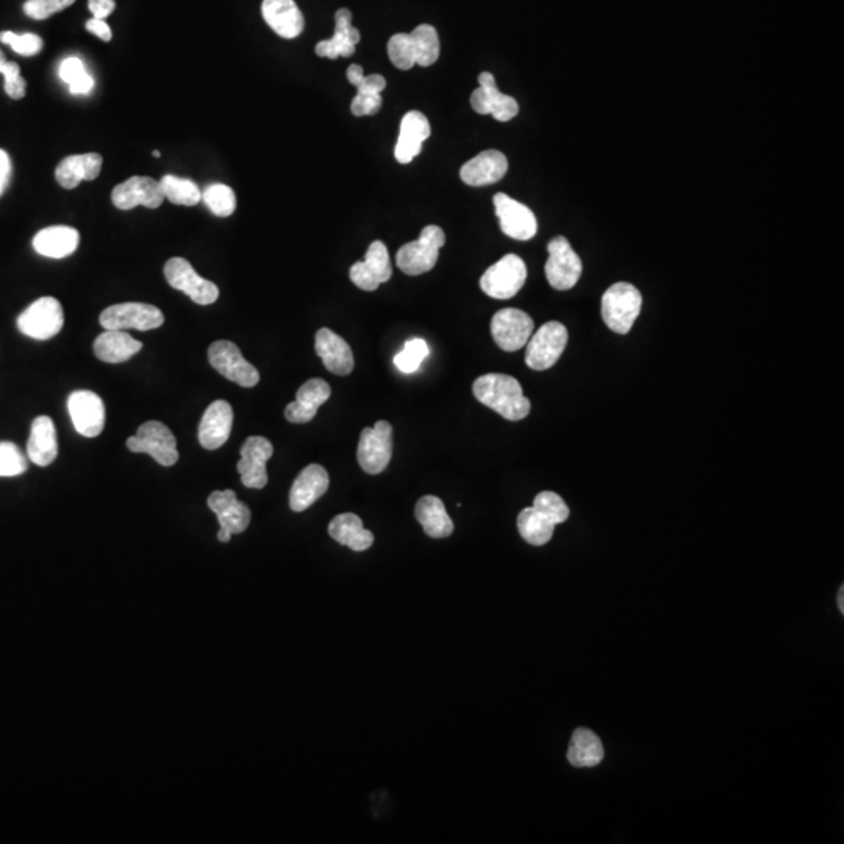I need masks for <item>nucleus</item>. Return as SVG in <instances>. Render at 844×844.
<instances>
[{
    "mask_svg": "<svg viewBox=\"0 0 844 844\" xmlns=\"http://www.w3.org/2000/svg\"><path fill=\"white\" fill-rule=\"evenodd\" d=\"M473 393L480 404L487 405L508 421H521L529 416L530 401L515 377L485 374L474 382Z\"/></svg>",
    "mask_w": 844,
    "mask_h": 844,
    "instance_id": "nucleus-1",
    "label": "nucleus"
},
{
    "mask_svg": "<svg viewBox=\"0 0 844 844\" xmlns=\"http://www.w3.org/2000/svg\"><path fill=\"white\" fill-rule=\"evenodd\" d=\"M641 304L643 297L637 288L627 282L615 283L602 296V318L608 329L627 335L640 316Z\"/></svg>",
    "mask_w": 844,
    "mask_h": 844,
    "instance_id": "nucleus-2",
    "label": "nucleus"
},
{
    "mask_svg": "<svg viewBox=\"0 0 844 844\" xmlns=\"http://www.w3.org/2000/svg\"><path fill=\"white\" fill-rule=\"evenodd\" d=\"M444 244H446V235L441 227H424L418 240L404 244L397 251V268L407 276L426 274L437 265L438 255Z\"/></svg>",
    "mask_w": 844,
    "mask_h": 844,
    "instance_id": "nucleus-3",
    "label": "nucleus"
},
{
    "mask_svg": "<svg viewBox=\"0 0 844 844\" xmlns=\"http://www.w3.org/2000/svg\"><path fill=\"white\" fill-rule=\"evenodd\" d=\"M526 279L527 268L523 258L508 254L483 272L480 288L487 296L505 301L523 290Z\"/></svg>",
    "mask_w": 844,
    "mask_h": 844,
    "instance_id": "nucleus-4",
    "label": "nucleus"
},
{
    "mask_svg": "<svg viewBox=\"0 0 844 844\" xmlns=\"http://www.w3.org/2000/svg\"><path fill=\"white\" fill-rule=\"evenodd\" d=\"M127 448L135 454L151 455L161 466H174L179 462L176 437L160 421L144 422L136 435L127 440Z\"/></svg>",
    "mask_w": 844,
    "mask_h": 844,
    "instance_id": "nucleus-5",
    "label": "nucleus"
},
{
    "mask_svg": "<svg viewBox=\"0 0 844 844\" xmlns=\"http://www.w3.org/2000/svg\"><path fill=\"white\" fill-rule=\"evenodd\" d=\"M393 457V426L388 421H379L374 427H366L358 441L357 460L360 468L371 476L383 473Z\"/></svg>",
    "mask_w": 844,
    "mask_h": 844,
    "instance_id": "nucleus-6",
    "label": "nucleus"
},
{
    "mask_svg": "<svg viewBox=\"0 0 844 844\" xmlns=\"http://www.w3.org/2000/svg\"><path fill=\"white\" fill-rule=\"evenodd\" d=\"M65 324V313L60 301L44 296L27 307L18 318V329L33 340L46 341L61 332Z\"/></svg>",
    "mask_w": 844,
    "mask_h": 844,
    "instance_id": "nucleus-7",
    "label": "nucleus"
},
{
    "mask_svg": "<svg viewBox=\"0 0 844 844\" xmlns=\"http://www.w3.org/2000/svg\"><path fill=\"white\" fill-rule=\"evenodd\" d=\"M568 344V329L562 322H546L527 341L526 365L533 371H546L560 360Z\"/></svg>",
    "mask_w": 844,
    "mask_h": 844,
    "instance_id": "nucleus-8",
    "label": "nucleus"
},
{
    "mask_svg": "<svg viewBox=\"0 0 844 844\" xmlns=\"http://www.w3.org/2000/svg\"><path fill=\"white\" fill-rule=\"evenodd\" d=\"M105 330H155L163 326L165 315L160 308L141 302H126V304L111 305L105 308L99 318Z\"/></svg>",
    "mask_w": 844,
    "mask_h": 844,
    "instance_id": "nucleus-9",
    "label": "nucleus"
},
{
    "mask_svg": "<svg viewBox=\"0 0 844 844\" xmlns=\"http://www.w3.org/2000/svg\"><path fill=\"white\" fill-rule=\"evenodd\" d=\"M208 362L221 376L243 388H254L260 382V372L241 355L240 347L232 341H216L208 347Z\"/></svg>",
    "mask_w": 844,
    "mask_h": 844,
    "instance_id": "nucleus-10",
    "label": "nucleus"
},
{
    "mask_svg": "<svg viewBox=\"0 0 844 844\" xmlns=\"http://www.w3.org/2000/svg\"><path fill=\"white\" fill-rule=\"evenodd\" d=\"M165 277L169 285L182 291L197 305H211L218 301L219 288L215 283L197 274L196 269L185 258L174 257L165 265Z\"/></svg>",
    "mask_w": 844,
    "mask_h": 844,
    "instance_id": "nucleus-11",
    "label": "nucleus"
},
{
    "mask_svg": "<svg viewBox=\"0 0 844 844\" xmlns=\"http://www.w3.org/2000/svg\"><path fill=\"white\" fill-rule=\"evenodd\" d=\"M549 258L546 262V279L549 285L558 291H568L576 287L582 276V260L574 252L565 237H555L548 244Z\"/></svg>",
    "mask_w": 844,
    "mask_h": 844,
    "instance_id": "nucleus-12",
    "label": "nucleus"
},
{
    "mask_svg": "<svg viewBox=\"0 0 844 844\" xmlns=\"http://www.w3.org/2000/svg\"><path fill=\"white\" fill-rule=\"evenodd\" d=\"M207 504L218 518V540L221 543H229L232 535L243 533L251 524V510L246 504L238 501L237 493L233 490L211 493Z\"/></svg>",
    "mask_w": 844,
    "mask_h": 844,
    "instance_id": "nucleus-13",
    "label": "nucleus"
},
{
    "mask_svg": "<svg viewBox=\"0 0 844 844\" xmlns=\"http://www.w3.org/2000/svg\"><path fill=\"white\" fill-rule=\"evenodd\" d=\"M533 319L518 308L499 310L491 319V335L502 351L523 349L533 335Z\"/></svg>",
    "mask_w": 844,
    "mask_h": 844,
    "instance_id": "nucleus-14",
    "label": "nucleus"
},
{
    "mask_svg": "<svg viewBox=\"0 0 844 844\" xmlns=\"http://www.w3.org/2000/svg\"><path fill=\"white\" fill-rule=\"evenodd\" d=\"M494 211L499 226L507 237L518 241H529L537 235V216L527 205L521 204L505 193L493 197Z\"/></svg>",
    "mask_w": 844,
    "mask_h": 844,
    "instance_id": "nucleus-15",
    "label": "nucleus"
},
{
    "mask_svg": "<svg viewBox=\"0 0 844 844\" xmlns=\"http://www.w3.org/2000/svg\"><path fill=\"white\" fill-rule=\"evenodd\" d=\"M241 460L237 469L244 487L262 490L268 485L266 463L274 454V446L265 437H249L241 446Z\"/></svg>",
    "mask_w": 844,
    "mask_h": 844,
    "instance_id": "nucleus-16",
    "label": "nucleus"
},
{
    "mask_svg": "<svg viewBox=\"0 0 844 844\" xmlns=\"http://www.w3.org/2000/svg\"><path fill=\"white\" fill-rule=\"evenodd\" d=\"M479 88L471 94V107L479 115H491L496 121L507 122L519 113L515 97L501 93L491 72L479 76Z\"/></svg>",
    "mask_w": 844,
    "mask_h": 844,
    "instance_id": "nucleus-17",
    "label": "nucleus"
},
{
    "mask_svg": "<svg viewBox=\"0 0 844 844\" xmlns=\"http://www.w3.org/2000/svg\"><path fill=\"white\" fill-rule=\"evenodd\" d=\"M69 416L74 429L86 438H96L105 427V405L93 391H74L68 399Z\"/></svg>",
    "mask_w": 844,
    "mask_h": 844,
    "instance_id": "nucleus-18",
    "label": "nucleus"
},
{
    "mask_svg": "<svg viewBox=\"0 0 844 844\" xmlns=\"http://www.w3.org/2000/svg\"><path fill=\"white\" fill-rule=\"evenodd\" d=\"M393 276L390 254L382 241H374L368 247L365 260L352 265L349 271L352 283L363 291H376L382 283L388 282Z\"/></svg>",
    "mask_w": 844,
    "mask_h": 844,
    "instance_id": "nucleus-19",
    "label": "nucleus"
},
{
    "mask_svg": "<svg viewBox=\"0 0 844 844\" xmlns=\"http://www.w3.org/2000/svg\"><path fill=\"white\" fill-rule=\"evenodd\" d=\"M111 201L119 210H133L136 207H161L165 201V194L161 190L160 182L151 177H130L126 182L116 186L111 193Z\"/></svg>",
    "mask_w": 844,
    "mask_h": 844,
    "instance_id": "nucleus-20",
    "label": "nucleus"
},
{
    "mask_svg": "<svg viewBox=\"0 0 844 844\" xmlns=\"http://www.w3.org/2000/svg\"><path fill=\"white\" fill-rule=\"evenodd\" d=\"M232 427V405L227 401H215L202 416L199 424V443L208 451H216L229 441Z\"/></svg>",
    "mask_w": 844,
    "mask_h": 844,
    "instance_id": "nucleus-21",
    "label": "nucleus"
},
{
    "mask_svg": "<svg viewBox=\"0 0 844 844\" xmlns=\"http://www.w3.org/2000/svg\"><path fill=\"white\" fill-rule=\"evenodd\" d=\"M330 479L326 468L321 465H308L294 480L290 491V508L293 512H305L329 490Z\"/></svg>",
    "mask_w": 844,
    "mask_h": 844,
    "instance_id": "nucleus-22",
    "label": "nucleus"
},
{
    "mask_svg": "<svg viewBox=\"0 0 844 844\" xmlns=\"http://www.w3.org/2000/svg\"><path fill=\"white\" fill-rule=\"evenodd\" d=\"M432 129H430L429 119L426 115H422L421 111H408L407 115L402 118L401 132L397 138L396 149H394V157L401 163V165H408L418 157L421 152L422 144L429 138Z\"/></svg>",
    "mask_w": 844,
    "mask_h": 844,
    "instance_id": "nucleus-23",
    "label": "nucleus"
},
{
    "mask_svg": "<svg viewBox=\"0 0 844 844\" xmlns=\"http://www.w3.org/2000/svg\"><path fill=\"white\" fill-rule=\"evenodd\" d=\"M362 40V35L352 26V13L347 8H340L335 15V33L330 40L316 44V55L337 60L338 57H352L355 47Z\"/></svg>",
    "mask_w": 844,
    "mask_h": 844,
    "instance_id": "nucleus-24",
    "label": "nucleus"
},
{
    "mask_svg": "<svg viewBox=\"0 0 844 844\" xmlns=\"http://www.w3.org/2000/svg\"><path fill=\"white\" fill-rule=\"evenodd\" d=\"M329 383L322 379H310L297 390L296 401L285 408V418L293 424H307L315 419L318 408L329 401Z\"/></svg>",
    "mask_w": 844,
    "mask_h": 844,
    "instance_id": "nucleus-25",
    "label": "nucleus"
},
{
    "mask_svg": "<svg viewBox=\"0 0 844 844\" xmlns=\"http://www.w3.org/2000/svg\"><path fill=\"white\" fill-rule=\"evenodd\" d=\"M315 349L322 363L337 376H349L354 371V354L346 340L330 329L318 330Z\"/></svg>",
    "mask_w": 844,
    "mask_h": 844,
    "instance_id": "nucleus-26",
    "label": "nucleus"
},
{
    "mask_svg": "<svg viewBox=\"0 0 844 844\" xmlns=\"http://www.w3.org/2000/svg\"><path fill=\"white\" fill-rule=\"evenodd\" d=\"M266 24L285 40H294L304 32L305 19L294 0H263Z\"/></svg>",
    "mask_w": 844,
    "mask_h": 844,
    "instance_id": "nucleus-27",
    "label": "nucleus"
},
{
    "mask_svg": "<svg viewBox=\"0 0 844 844\" xmlns=\"http://www.w3.org/2000/svg\"><path fill=\"white\" fill-rule=\"evenodd\" d=\"M508 160L502 152L485 151L466 161L460 169V179L469 186H487L504 179Z\"/></svg>",
    "mask_w": 844,
    "mask_h": 844,
    "instance_id": "nucleus-28",
    "label": "nucleus"
},
{
    "mask_svg": "<svg viewBox=\"0 0 844 844\" xmlns=\"http://www.w3.org/2000/svg\"><path fill=\"white\" fill-rule=\"evenodd\" d=\"M104 158L99 154L69 155L60 161L55 169V179L65 190H74L85 180L99 177Z\"/></svg>",
    "mask_w": 844,
    "mask_h": 844,
    "instance_id": "nucleus-29",
    "label": "nucleus"
},
{
    "mask_svg": "<svg viewBox=\"0 0 844 844\" xmlns=\"http://www.w3.org/2000/svg\"><path fill=\"white\" fill-rule=\"evenodd\" d=\"M79 243L80 235L74 227L52 226L36 233L33 249L43 257L60 260L74 254Z\"/></svg>",
    "mask_w": 844,
    "mask_h": 844,
    "instance_id": "nucleus-30",
    "label": "nucleus"
},
{
    "mask_svg": "<svg viewBox=\"0 0 844 844\" xmlns=\"http://www.w3.org/2000/svg\"><path fill=\"white\" fill-rule=\"evenodd\" d=\"M27 455L36 466H49L58 455V438L54 421L49 416H38L32 422Z\"/></svg>",
    "mask_w": 844,
    "mask_h": 844,
    "instance_id": "nucleus-31",
    "label": "nucleus"
},
{
    "mask_svg": "<svg viewBox=\"0 0 844 844\" xmlns=\"http://www.w3.org/2000/svg\"><path fill=\"white\" fill-rule=\"evenodd\" d=\"M94 354L105 363H124L143 349V343L124 330H105L93 344Z\"/></svg>",
    "mask_w": 844,
    "mask_h": 844,
    "instance_id": "nucleus-32",
    "label": "nucleus"
},
{
    "mask_svg": "<svg viewBox=\"0 0 844 844\" xmlns=\"http://www.w3.org/2000/svg\"><path fill=\"white\" fill-rule=\"evenodd\" d=\"M329 535L355 552L368 551L374 544V535L363 527L362 519L354 513L335 516L329 524Z\"/></svg>",
    "mask_w": 844,
    "mask_h": 844,
    "instance_id": "nucleus-33",
    "label": "nucleus"
},
{
    "mask_svg": "<svg viewBox=\"0 0 844 844\" xmlns=\"http://www.w3.org/2000/svg\"><path fill=\"white\" fill-rule=\"evenodd\" d=\"M415 516L422 529L430 538H448L454 532V523L444 502L437 496H424L419 499Z\"/></svg>",
    "mask_w": 844,
    "mask_h": 844,
    "instance_id": "nucleus-34",
    "label": "nucleus"
},
{
    "mask_svg": "<svg viewBox=\"0 0 844 844\" xmlns=\"http://www.w3.org/2000/svg\"><path fill=\"white\" fill-rule=\"evenodd\" d=\"M568 762L576 768H593L604 760V746L593 730L579 727L574 730L569 744Z\"/></svg>",
    "mask_w": 844,
    "mask_h": 844,
    "instance_id": "nucleus-35",
    "label": "nucleus"
},
{
    "mask_svg": "<svg viewBox=\"0 0 844 844\" xmlns=\"http://www.w3.org/2000/svg\"><path fill=\"white\" fill-rule=\"evenodd\" d=\"M554 524L535 508H524L518 516V530L521 537L532 546H544L554 535Z\"/></svg>",
    "mask_w": 844,
    "mask_h": 844,
    "instance_id": "nucleus-36",
    "label": "nucleus"
},
{
    "mask_svg": "<svg viewBox=\"0 0 844 844\" xmlns=\"http://www.w3.org/2000/svg\"><path fill=\"white\" fill-rule=\"evenodd\" d=\"M410 36H412L413 46H415L416 65L422 66V68L435 65L440 58L441 51L437 29L429 26V24H422V26L416 27L410 33Z\"/></svg>",
    "mask_w": 844,
    "mask_h": 844,
    "instance_id": "nucleus-37",
    "label": "nucleus"
},
{
    "mask_svg": "<svg viewBox=\"0 0 844 844\" xmlns=\"http://www.w3.org/2000/svg\"><path fill=\"white\" fill-rule=\"evenodd\" d=\"M161 190L171 204L194 207L202 201L199 186L190 179L177 176H165L160 180Z\"/></svg>",
    "mask_w": 844,
    "mask_h": 844,
    "instance_id": "nucleus-38",
    "label": "nucleus"
},
{
    "mask_svg": "<svg viewBox=\"0 0 844 844\" xmlns=\"http://www.w3.org/2000/svg\"><path fill=\"white\" fill-rule=\"evenodd\" d=\"M58 76L69 86L72 94L79 96L93 91L94 79L88 74L85 63L79 57H68L61 61Z\"/></svg>",
    "mask_w": 844,
    "mask_h": 844,
    "instance_id": "nucleus-39",
    "label": "nucleus"
},
{
    "mask_svg": "<svg viewBox=\"0 0 844 844\" xmlns=\"http://www.w3.org/2000/svg\"><path fill=\"white\" fill-rule=\"evenodd\" d=\"M202 201L218 218H229L237 210V196L230 186L224 183H213L205 188Z\"/></svg>",
    "mask_w": 844,
    "mask_h": 844,
    "instance_id": "nucleus-40",
    "label": "nucleus"
},
{
    "mask_svg": "<svg viewBox=\"0 0 844 844\" xmlns=\"http://www.w3.org/2000/svg\"><path fill=\"white\" fill-rule=\"evenodd\" d=\"M388 55L391 63L401 71H410L416 66L415 46L410 33H396L388 41Z\"/></svg>",
    "mask_w": 844,
    "mask_h": 844,
    "instance_id": "nucleus-41",
    "label": "nucleus"
},
{
    "mask_svg": "<svg viewBox=\"0 0 844 844\" xmlns=\"http://www.w3.org/2000/svg\"><path fill=\"white\" fill-rule=\"evenodd\" d=\"M429 355V346L422 338H413L405 343L404 349L394 357V365L404 374H413Z\"/></svg>",
    "mask_w": 844,
    "mask_h": 844,
    "instance_id": "nucleus-42",
    "label": "nucleus"
},
{
    "mask_svg": "<svg viewBox=\"0 0 844 844\" xmlns=\"http://www.w3.org/2000/svg\"><path fill=\"white\" fill-rule=\"evenodd\" d=\"M533 508L551 521L554 526L565 523L569 518V507L554 491H543L533 499Z\"/></svg>",
    "mask_w": 844,
    "mask_h": 844,
    "instance_id": "nucleus-43",
    "label": "nucleus"
},
{
    "mask_svg": "<svg viewBox=\"0 0 844 844\" xmlns=\"http://www.w3.org/2000/svg\"><path fill=\"white\" fill-rule=\"evenodd\" d=\"M26 455L15 443L0 441V477H16L26 473Z\"/></svg>",
    "mask_w": 844,
    "mask_h": 844,
    "instance_id": "nucleus-44",
    "label": "nucleus"
},
{
    "mask_svg": "<svg viewBox=\"0 0 844 844\" xmlns=\"http://www.w3.org/2000/svg\"><path fill=\"white\" fill-rule=\"evenodd\" d=\"M0 74L4 76L5 93L13 101H19L26 96L27 82L21 76V68L15 61H8L0 51Z\"/></svg>",
    "mask_w": 844,
    "mask_h": 844,
    "instance_id": "nucleus-45",
    "label": "nucleus"
},
{
    "mask_svg": "<svg viewBox=\"0 0 844 844\" xmlns=\"http://www.w3.org/2000/svg\"><path fill=\"white\" fill-rule=\"evenodd\" d=\"M0 43L8 44L16 54L24 55V57H33V55L40 54L44 46L43 40L35 33L18 35V33L8 32V30L0 33Z\"/></svg>",
    "mask_w": 844,
    "mask_h": 844,
    "instance_id": "nucleus-46",
    "label": "nucleus"
},
{
    "mask_svg": "<svg viewBox=\"0 0 844 844\" xmlns=\"http://www.w3.org/2000/svg\"><path fill=\"white\" fill-rule=\"evenodd\" d=\"M346 77L352 85L357 86V94H382V91L387 88L385 77L380 74L365 76L362 66H349Z\"/></svg>",
    "mask_w": 844,
    "mask_h": 844,
    "instance_id": "nucleus-47",
    "label": "nucleus"
},
{
    "mask_svg": "<svg viewBox=\"0 0 844 844\" xmlns=\"http://www.w3.org/2000/svg\"><path fill=\"white\" fill-rule=\"evenodd\" d=\"M74 2L76 0H27L24 4V13L36 21H44L55 13L71 7Z\"/></svg>",
    "mask_w": 844,
    "mask_h": 844,
    "instance_id": "nucleus-48",
    "label": "nucleus"
},
{
    "mask_svg": "<svg viewBox=\"0 0 844 844\" xmlns=\"http://www.w3.org/2000/svg\"><path fill=\"white\" fill-rule=\"evenodd\" d=\"M382 104V94H357L351 102L352 115L357 118L376 115L382 108Z\"/></svg>",
    "mask_w": 844,
    "mask_h": 844,
    "instance_id": "nucleus-49",
    "label": "nucleus"
},
{
    "mask_svg": "<svg viewBox=\"0 0 844 844\" xmlns=\"http://www.w3.org/2000/svg\"><path fill=\"white\" fill-rule=\"evenodd\" d=\"M85 27L88 32L93 33L94 36H97L99 40L105 41V43H108L113 38L110 26H108L104 19H90V21L86 22Z\"/></svg>",
    "mask_w": 844,
    "mask_h": 844,
    "instance_id": "nucleus-50",
    "label": "nucleus"
},
{
    "mask_svg": "<svg viewBox=\"0 0 844 844\" xmlns=\"http://www.w3.org/2000/svg\"><path fill=\"white\" fill-rule=\"evenodd\" d=\"M88 8L93 13L94 18L105 19L115 11V0H90Z\"/></svg>",
    "mask_w": 844,
    "mask_h": 844,
    "instance_id": "nucleus-51",
    "label": "nucleus"
},
{
    "mask_svg": "<svg viewBox=\"0 0 844 844\" xmlns=\"http://www.w3.org/2000/svg\"><path fill=\"white\" fill-rule=\"evenodd\" d=\"M11 176V161L10 155L0 149V197L7 190L8 182Z\"/></svg>",
    "mask_w": 844,
    "mask_h": 844,
    "instance_id": "nucleus-52",
    "label": "nucleus"
},
{
    "mask_svg": "<svg viewBox=\"0 0 844 844\" xmlns=\"http://www.w3.org/2000/svg\"><path fill=\"white\" fill-rule=\"evenodd\" d=\"M843 594H844V588L841 587L840 591H838V607H840L841 613L844 612Z\"/></svg>",
    "mask_w": 844,
    "mask_h": 844,
    "instance_id": "nucleus-53",
    "label": "nucleus"
},
{
    "mask_svg": "<svg viewBox=\"0 0 844 844\" xmlns=\"http://www.w3.org/2000/svg\"><path fill=\"white\" fill-rule=\"evenodd\" d=\"M152 155H154L155 158H158V157H160L161 152L160 151H154V152H152Z\"/></svg>",
    "mask_w": 844,
    "mask_h": 844,
    "instance_id": "nucleus-54",
    "label": "nucleus"
}]
</instances>
